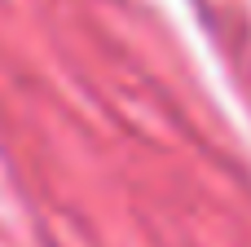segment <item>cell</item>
Segmentation results:
<instances>
[]
</instances>
